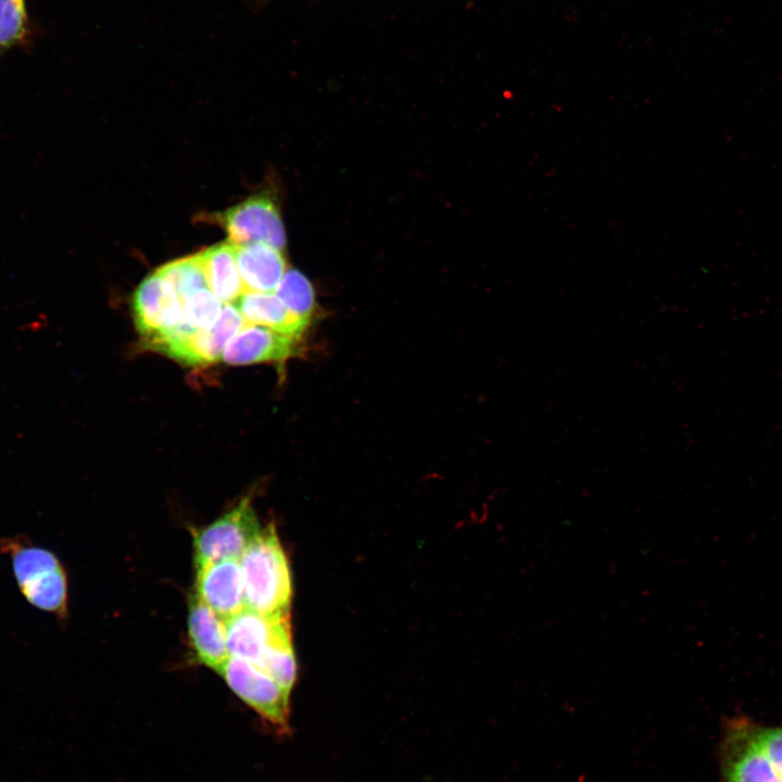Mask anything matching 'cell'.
<instances>
[{
    "label": "cell",
    "mask_w": 782,
    "mask_h": 782,
    "mask_svg": "<svg viewBox=\"0 0 782 782\" xmlns=\"http://www.w3.org/2000/svg\"><path fill=\"white\" fill-rule=\"evenodd\" d=\"M28 36L26 0H0V47L8 49Z\"/></svg>",
    "instance_id": "obj_19"
},
{
    "label": "cell",
    "mask_w": 782,
    "mask_h": 782,
    "mask_svg": "<svg viewBox=\"0 0 782 782\" xmlns=\"http://www.w3.org/2000/svg\"><path fill=\"white\" fill-rule=\"evenodd\" d=\"M758 741L782 777V724L765 726L755 721Z\"/></svg>",
    "instance_id": "obj_20"
},
{
    "label": "cell",
    "mask_w": 782,
    "mask_h": 782,
    "mask_svg": "<svg viewBox=\"0 0 782 782\" xmlns=\"http://www.w3.org/2000/svg\"><path fill=\"white\" fill-rule=\"evenodd\" d=\"M182 302L193 292L207 288L199 253L164 264L155 270Z\"/></svg>",
    "instance_id": "obj_17"
},
{
    "label": "cell",
    "mask_w": 782,
    "mask_h": 782,
    "mask_svg": "<svg viewBox=\"0 0 782 782\" xmlns=\"http://www.w3.org/2000/svg\"><path fill=\"white\" fill-rule=\"evenodd\" d=\"M131 311L147 348L171 337L182 323L180 300L156 272L147 276L135 290Z\"/></svg>",
    "instance_id": "obj_7"
},
{
    "label": "cell",
    "mask_w": 782,
    "mask_h": 782,
    "mask_svg": "<svg viewBox=\"0 0 782 782\" xmlns=\"http://www.w3.org/2000/svg\"><path fill=\"white\" fill-rule=\"evenodd\" d=\"M235 252L245 291L276 292L288 269L283 251L250 243L235 245Z\"/></svg>",
    "instance_id": "obj_13"
},
{
    "label": "cell",
    "mask_w": 782,
    "mask_h": 782,
    "mask_svg": "<svg viewBox=\"0 0 782 782\" xmlns=\"http://www.w3.org/2000/svg\"><path fill=\"white\" fill-rule=\"evenodd\" d=\"M717 758L718 782H782L758 741L755 721L746 716L723 721Z\"/></svg>",
    "instance_id": "obj_3"
},
{
    "label": "cell",
    "mask_w": 782,
    "mask_h": 782,
    "mask_svg": "<svg viewBox=\"0 0 782 782\" xmlns=\"http://www.w3.org/2000/svg\"><path fill=\"white\" fill-rule=\"evenodd\" d=\"M195 570L194 595L224 620L247 608L238 558L212 562Z\"/></svg>",
    "instance_id": "obj_10"
},
{
    "label": "cell",
    "mask_w": 782,
    "mask_h": 782,
    "mask_svg": "<svg viewBox=\"0 0 782 782\" xmlns=\"http://www.w3.org/2000/svg\"><path fill=\"white\" fill-rule=\"evenodd\" d=\"M261 529L250 496L242 497L230 510L194 533V567L220 559H240Z\"/></svg>",
    "instance_id": "obj_4"
},
{
    "label": "cell",
    "mask_w": 782,
    "mask_h": 782,
    "mask_svg": "<svg viewBox=\"0 0 782 782\" xmlns=\"http://www.w3.org/2000/svg\"><path fill=\"white\" fill-rule=\"evenodd\" d=\"M234 693L272 727L289 730V694L255 665L229 656L218 672Z\"/></svg>",
    "instance_id": "obj_6"
},
{
    "label": "cell",
    "mask_w": 782,
    "mask_h": 782,
    "mask_svg": "<svg viewBox=\"0 0 782 782\" xmlns=\"http://www.w3.org/2000/svg\"><path fill=\"white\" fill-rule=\"evenodd\" d=\"M299 349L300 339L266 327L245 324L228 342L220 361L229 365L283 363L295 356Z\"/></svg>",
    "instance_id": "obj_11"
},
{
    "label": "cell",
    "mask_w": 782,
    "mask_h": 782,
    "mask_svg": "<svg viewBox=\"0 0 782 782\" xmlns=\"http://www.w3.org/2000/svg\"><path fill=\"white\" fill-rule=\"evenodd\" d=\"M182 321L194 332L209 329L219 319L224 304L209 289L198 290L182 302Z\"/></svg>",
    "instance_id": "obj_18"
},
{
    "label": "cell",
    "mask_w": 782,
    "mask_h": 782,
    "mask_svg": "<svg viewBox=\"0 0 782 782\" xmlns=\"http://www.w3.org/2000/svg\"><path fill=\"white\" fill-rule=\"evenodd\" d=\"M229 242L235 245L265 243L285 251L286 231L277 201L257 193L218 215Z\"/></svg>",
    "instance_id": "obj_8"
},
{
    "label": "cell",
    "mask_w": 782,
    "mask_h": 782,
    "mask_svg": "<svg viewBox=\"0 0 782 782\" xmlns=\"http://www.w3.org/2000/svg\"><path fill=\"white\" fill-rule=\"evenodd\" d=\"M188 634L198 660L219 672L229 657L225 620L195 595L189 605Z\"/></svg>",
    "instance_id": "obj_12"
},
{
    "label": "cell",
    "mask_w": 782,
    "mask_h": 782,
    "mask_svg": "<svg viewBox=\"0 0 782 782\" xmlns=\"http://www.w3.org/2000/svg\"><path fill=\"white\" fill-rule=\"evenodd\" d=\"M239 560L247 608L264 615L290 610L292 576L274 525L261 529Z\"/></svg>",
    "instance_id": "obj_2"
},
{
    "label": "cell",
    "mask_w": 782,
    "mask_h": 782,
    "mask_svg": "<svg viewBox=\"0 0 782 782\" xmlns=\"http://www.w3.org/2000/svg\"><path fill=\"white\" fill-rule=\"evenodd\" d=\"M207 288L223 303H235L245 291L236 260L235 245L220 242L199 252Z\"/></svg>",
    "instance_id": "obj_15"
},
{
    "label": "cell",
    "mask_w": 782,
    "mask_h": 782,
    "mask_svg": "<svg viewBox=\"0 0 782 782\" xmlns=\"http://www.w3.org/2000/svg\"><path fill=\"white\" fill-rule=\"evenodd\" d=\"M0 551L10 558L13 577L24 598L33 607L65 621L68 579L56 554L20 534L2 538Z\"/></svg>",
    "instance_id": "obj_1"
},
{
    "label": "cell",
    "mask_w": 782,
    "mask_h": 782,
    "mask_svg": "<svg viewBox=\"0 0 782 782\" xmlns=\"http://www.w3.org/2000/svg\"><path fill=\"white\" fill-rule=\"evenodd\" d=\"M295 317L308 325L316 311V295L308 278L295 268L287 269L275 292Z\"/></svg>",
    "instance_id": "obj_16"
},
{
    "label": "cell",
    "mask_w": 782,
    "mask_h": 782,
    "mask_svg": "<svg viewBox=\"0 0 782 782\" xmlns=\"http://www.w3.org/2000/svg\"><path fill=\"white\" fill-rule=\"evenodd\" d=\"M245 320L234 303L224 304L219 319L209 329L167 340L151 349L190 366L209 365L220 360L228 342L244 326Z\"/></svg>",
    "instance_id": "obj_9"
},
{
    "label": "cell",
    "mask_w": 782,
    "mask_h": 782,
    "mask_svg": "<svg viewBox=\"0 0 782 782\" xmlns=\"http://www.w3.org/2000/svg\"><path fill=\"white\" fill-rule=\"evenodd\" d=\"M247 324L302 340L311 325L295 317L275 292L244 291L234 303Z\"/></svg>",
    "instance_id": "obj_14"
},
{
    "label": "cell",
    "mask_w": 782,
    "mask_h": 782,
    "mask_svg": "<svg viewBox=\"0 0 782 782\" xmlns=\"http://www.w3.org/2000/svg\"><path fill=\"white\" fill-rule=\"evenodd\" d=\"M225 628L229 656L261 669L273 649L292 644L290 610L264 615L244 608L226 619Z\"/></svg>",
    "instance_id": "obj_5"
}]
</instances>
